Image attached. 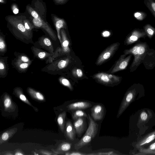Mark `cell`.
<instances>
[{
    "label": "cell",
    "instance_id": "d6986e66",
    "mask_svg": "<svg viewBox=\"0 0 155 155\" xmlns=\"http://www.w3.org/2000/svg\"><path fill=\"white\" fill-rule=\"evenodd\" d=\"M92 106L91 104L87 101H79L68 105L67 107L68 110H74L85 109Z\"/></svg>",
    "mask_w": 155,
    "mask_h": 155
},
{
    "label": "cell",
    "instance_id": "2e32d148",
    "mask_svg": "<svg viewBox=\"0 0 155 155\" xmlns=\"http://www.w3.org/2000/svg\"><path fill=\"white\" fill-rule=\"evenodd\" d=\"M91 115L95 120H99L103 118L104 110V107L100 104L94 105L91 109Z\"/></svg>",
    "mask_w": 155,
    "mask_h": 155
},
{
    "label": "cell",
    "instance_id": "5bb4252c",
    "mask_svg": "<svg viewBox=\"0 0 155 155\" xmlns=\"http://www.w3.org/2000/svg\"><path fill=\"white\" fill-rule=\"evenodd\" d=\"M31 50L34 57L41 60H46L52 54L48 51L33 46Z\"/></svg>",
    "mask_w": 155,
    "mask_h": 155
},
{
    "label": "cell",
    "instance_id": "f35d334b",
    "mask_svg": "<svg viewBox=\"0 0 155 155\" xmlns=\"http://www.w3.org/2000/svg\"><path fill=\"white\" fill-rule=\"evenodd\" d=\"M134 15L137 19L141 21L143 20L146 17V15L145 13L143 12H137L134 14Z\"/></svg>",
    "mask_w": 155,
    "mask_h": 155
},
{
    "label": "cell",
    "instance_id": "d6a6232c",
    "mask_svg": "<svg viewBox=\"0 0 155 155\" xmlns=\"http://www.w3.org/2000/svg\"><path fill=\"white\" fill-rule=\"evenodd\" d=\"M25 17H24L23 22L25 29L28 31L33 32L32 31L36 28L33 24L28 19H26Z\"/></svg>",
    "mask_w": 155,
    "mask_h": 155
},
{
    "label": "cell",
    "instance_id": "603a6c76",
    "mask_svg": "<svg viewBox=\"0 0 155 155\" xmlns=\"http://www.w3.org/2000/svg\"><path fill=\"white\" fill-rule=\"evenodd\" d=\"M7 51L5 39V35L2 32L0 33V56H3Z\"/></svg>",
    "mask_w": 155,
    "mask_h": 155
},
{
    "label": "cell",
    "instance_id": "ab89813d",
    "mask_svg": "<svg viewBox=\"0 0 155 155\" xmlns=\"http://www.w3.org/2000/svg\"><path fill=\"white\" fill-rule=\"evenodd\" d=\"M27 9L33 18H37L39 17V16L38 14L32 8L29 7L27 8Z\"/></svg>",
    "mask_w": 155,
    "mask_h": 155
},
{
    "label": "cell",
    "instance_id": "ac0fdd59",
    "mask_svg": "<svg viewBox=\"0 0 155 155\" xmlns=\"http://www.w3.org/2000/svg\"><path fill=\"white\" fill-rule=\"evenodd\" d=\"M7 56H0V78H4L8 74L9 66Z\"/></svg>",
    "mask_w": 155,
    "mask_h": 155
},
{
    "label": "cell",
    "instance_id": "ee69618b",
    "mask_svg": "<svg viewBox=\"0 0 155 155\" xmlns=\"http://www.w3.org/2000/svg\"><path fill=\"white\" fill-rule=\"evenodd\" d=\"M54 1L58 4H62L66 3L68 0H54Z\"/></svg>",
    "mask_w": 155,
    "mask_h": 155
},
{
    "label": "cell",
    "instance_id": "9c48e42d",
    "mask_svg": "<svg viewBox=\"0 0 155 155\" xmlns=\"http://www.w3.org/2000/svg\"><path fill=\"white\" fill-rule=\"evenodd\" d=\"M147 36L144 30L135 29L126 37L124 41V44L126 45L132 44L138 41L140 38H145Z\"/></svg>",
    "mask_w": 155,
    "mask_h": 155
},
{
    "label": "cell",
    "instance_id": "ffe728a7",
    "mask_svg": "<svg viewBox=\"0 0 155 155\" xmlns=\"http://www.w3.org/2000/svg\"><path fill=\"white\" fill-rule=\"evenodd\" d=\"M155 139V130L152 132L142 138L136 144V147L140 149L142 147L153 140Z\"/></svg>",
    "mask_w": 155,
    "mask_h": 155
},
{
    "label": "cell",
    "instance_id": "7bdbcfd3",
    "mask_svg": "<svg viewBox=\"0 0 155 155\" xmlns=\"http://www.w3.org/2000/svg\"><path fill=\"white\" fill-rule=\"evenodd\" d=\"M65 154L70 155H85V154L80 152L74 151L71 152L70 153H66Z\"/></svg>",
    "mask_w": 155,
    "mask_h": 155
},
{
    "label": "cell",
    "instance_id": "1f68e13d",
    "mask_svg": "<svg viewBox=\"0 0 155 155\" xmlns=\"http://www.w3.org/2000/svg\"><path fill=\"white\" fill-rule=\"evenodd\" d=\"M140 153H138V155H147L150 153L155 152V142L150 145L147 148H141L140 149Z\"/></svg>",
    "mask_w": 155,
    "mask_h": 155
},
{
    "label": "cell",
    "instance_id": "7dc6e473",
    "mask_svg": "<svg viewBox=\"0 0 155 155\" xmlns=\"http://www.w3.org/2000/svg\"><path fill=\"white\" fill-rule=\"evenodd\" d=\"M0 2L1 3H4L5 2L4 0H0Z\"/></svg>",
    "mask_w": 155,
    "mask_h": 155
},
{
    "label": "cell",
    "instance_id": "836d02e7",
    "mask_svg": "<svg viewBox=\"0 0 155 155\" xmlns=\"http://www.w3.org/2000/svg\"><path fill=\"white\" fill-rule=\"evenodd\" d=\"M72 118L74 120H76L78 118L83 117H87L89 119L88 116L84 111L78 110L73 113L72 115Z\"/></svg>",
    "mask_w": 155,
    "mask_h": 155
},
{
    "label": "cell",
    "instance_id": "30bf717a",
    "mask_svg": "<svg viewBox=\"0 0 155 155\" xmlns=\"http://www.w3.org/2000/svg\"><path fill=\"white\" fill-rule=\"evenodd\" d=\"M34 46L38 48L43 49L48 52L53 54L54 53L53 46L51 41L49 38L42 36L34 42Z\"/></svg>",
    "mask_w": 155,
    "mask_h": 155
},
{
    "label": "cell",
    "instance_id": "e0dca14e",
    "mask_svg": "<svg viewBox=\"0 0 155 155\" xmlns=\"http://www.w3.org/2000/svg\"><path fill=\"white\" fill-rule=\"evenodd\" d=\"M74 126L78 137H80L84 131L86 126L84 117H80L75 120Z\"/></svg>",
    "mask_w": 155,
    "mask_h": 155
},
{
    "label": "cell",
    "instance_id": "4dcf8cb0",
    "mask_svg": "<svg viewBox=\"0 0 155 155\" xmlns=\"http://www.w3.org/2000/svg\"><path fill=\"white\" fill-rule=\"evenodd\" d=\"M66 113L64 111L61 113L58 116L57 121L60 130L63 132L64 130L65 118Z\"/></svg>",
    "mask_w": 155,
    "mask_h": 155
},
{
    "label": "cell",
    "instance_id": "4fadbf2b",
    "mask_svg": "<svg viewBox=\"0 0 155 155\" xmlns=\"http://www.w3.org/2000/svg\"><path fill=\"white\" fill-rule=\"evenodd\" d=\"M32 63L22 62L15 58L12 60L11 64L18 72L22 73L27 72Z\"/></svg>",
    "mask_w": 155,
    "mask_h": 155
},
{
    "label": "cell",
    "instance_id": "4316f807",
    "mask_svg": "<svg viewBox=\"0 0 155 155\" xmlns=\"http://www.w3.org/2000/svg\"><path fill=\"white\" fill-rule=\"evenodd\" d=\"M14 92L21 101L28 105H31L30 103L23 93L22 89L21 88L19 87L15 88L14 89Z\"/></svg>",
    "mask_w": 155,
    "mask_h": 155
},
{
    "label": "cell",
    "instance_id": "6da1fadb",
    "mask_svg": "<svg viewBox=\"0 0 155 155\" xmlns=\"http://www.w3.org/2000/svg\"><path fill=\"white\" fill-rule=\"evenodd\" d=\"M124 53L126 55L131 54L134 57L130 68V72L135 71L142 63L148 70L155 67V50L150 48L146 42L138 43L131 48L125 50Z\"/></svg>",
    "mask_w": 155,
    "mask_h": 155
},
{
    "label": "cell",
    "instance_id": "f546056e",
    "mask_svg": "<svg viewBox=\"0 0 155 155\" xmlns=\"http://www.w3.org/2000/svg\"><path fill=\"white\" fill-rule=\"evenodd\" d=\"M144 30L147 36L150 39H151L155 35V28L149 24H147L144 26Z\"/></svg>",
    "mask_w": 155,
    "mask_h": 155
},
{
    "label": "cell",
    "instance_id": "7402d4cb",
    "mask_svg": "<svg viewBox=\"0 0 155 155\" xmlns=\"http://www.w3.org/2000/svg\"><path fill=\"white\" fill-rule=\"evenodd\" d=\"M152 117V114L150 111L143 110L140 113L138 123H144L147 121Z\"/></svg>",
    "mask_w": 155,
    "mask_h": 155
},
{
    "label": "cell",
    "instance_id": "8d00e7d4",
    "mask_svg": "<svg viewBox=\"0 0 155 155\" xmlns=\"http://www.w3.org/2000/svg\"><path fill=\"white\" fill-rule=\"evenodd\" d=\"M72 74L74 77L80 78L82 77L83 73L82 70L80 68H75L72 70Z\"/></svg>",
    "mask_w": 155,
    "mask_h": 155
},
{
    "label": "cell",
    "instance_id": "8fae6325",
    "mask_svg": "<svg viewBox=\"0 0 155 155\" xmlns=\"http://www.w3.org/2000/svg\"><path fill=\"white\" fill-rule=\"evenodd\" d=\"M124 54L120 56L112 69L111 74L115 73L126 68L131 59L132 55L130 54L127 57Z\"/></svg>",
    "mask_w": 155,
    "mask_h": 155
},
{
    "label": "cell",
    "instance_id": "bcb514c9",
    "mask_svg": "<svg viewBox=\"0 0 155 155\" xmlns=\"http://www.w3.org/2000/svg\"><path fill=\"white\" fill-rule=\"evenodd\" d=\"M16 155H23V154L19 152H17L15 154Z\"/></svg>",
    "mask_w": 155,
    "mask_h": 155
},
{
    "label": "cell",
    "instance_id": "484cf974",
    "mask_svg": "<svg viewBox=\"0 0 155 155\" xmlns=\"http://www.w3.org/2000/svg\"><path fill=\"white\" fill-rule=\"evenodd\" d=\"M15 58L19 61L24 62H31L34 61L33 59H31L25 54L21 53L15 51L14 53Z\"/></svg>",
    "mask_w": 155,
    "mask_h": 155
},
{
    "label": "cell",
    "instance_id": "44dd1931",
    "mask_svg": "<svg viewBox=\"0 0 155 155\" xmlns=\"http://www.w3.org/2000/svg\"><path fill=\"white\" fill-rule=\"evenodd\" d=\"M75 130L72 123L70 121H68L66 124V133L68 138L71 140H74Z\"/></svg>",
    "mask_w": 155,
    "mask_h": 155
},
{
    "label": "cell",
    "instance_id": "7c38bea8",
    "mask_svg": "<svg viewBox=\"0 0 155 155\" xmlns=\"http://www.w3.org/2000/svg\"><path fill=\"white\" fill-rule=\"evenodd\" d=\"M60 34L61 39V55H68L71 51L69 48L70 42L64 29H61Z\"/></svg>",
    "mask_w": 155,
    "mask_h": 155
},
{
    "label": "cell",
    "instance_id": "60d3db41",
    "mask_svg": "<svg viewBox=\"0 0 155 155\" xmlns=\"http://www.w3.org/2000/svg\"><path fill=\"white\" fill-rule=\"evenodd\" d=\"M89 155H117V154L113 152L109 151L105 152H98L97 153H89Z\"/></svg>",
    "mask_w": 155,
    "mask_h": 155
},
{
    "label": "cell",
    "instance_id": "83f0119b",
    "mask_svg": "<svg viewBox=\"0 0 155 155\" xmlns=\"http://www.w3.org/2000/svg\"><path fill=\"white\" fill-rule=\"evenodd\" d=\"M3 102L4 107L6 110H12L14 108L13 103L8 94H5L4 95Z\"/></svg>",
    "mask_w": 155,
    "mask_h": 155
},
{
    "label": "cell",
    "instance_id": "f1b7e54d",
    "mask_svg": "<svg viewBox=\"0 0 155 155\" xmlns=\"http://www.w3.org/2000/svg\"><path fill=\"white\" fill-rule=\"evenodd\" d=\"M61 47H58L54 52L53 54L45 61L46 64H49L58 57L61 56Z\"/></svg>",
    "mask_w": 155,
    "mask_h": 155
},
{
    "label": "cell",
    "instance_id": "d4e9b609",
    "mask_svg": "<svg viewBox=\"0 0 155 155\" xmlns=\"http://www.w3.org/2000/svg\"><path fill=\"white\" fill-rule=\"evenodd\" d=\"M16 131V129L14 128L8 130L3 133L0 137V144H1L3 142L7 140L15 134Z\"/></svg>",
    "mask_w": 155,
    "mask_h": 155
},
{
    "label": "cell",
    "instance_id": "74e56055",
    "mask_svg": "<svg viewBox=\"0 0 155 155\" xmlns=\"http://www.w3.org/2000/svg\"><path fill=\"white\" fill-rule=\"evenodd\" d=\"M71 144L68 143H64L61 144L60 150L63 151H67L71 148Z\"/></svg>",
    "mask_w": 155,
    "mask_h": 155
},
{
    "label": "cell",
    "instance_id": "8992f818",
    "mask_svg": "<svg viewBox=\"0 0 155 155\" xmlns=\"http://www.w3.org/2000/svg\"><path fill=\"white\" fill-rule=\"evenodd\" d=\"M92 77L98 82L106 85L118 83L122 79L121 77L103 72L95 74Z\"/></svg>",
    "mask_w": 155,
    "mask_h": 155
},
{
    "label": "cell",
    "instance_id": "52a82bcc",
    "mask_svg": "<svg viewBox=\"0 0 155 155\" xmlns=\"http://www.w3.org/2000/svg\"><path fill=\"white\" fill-rule=\"evenodd\" d=\"M120 45V43L117 42L107 47L98 56L95 63L96 65H101L110 60L117 50Z\"/></svg>",
    "mask_w": 155,
    "mask_h": 155
},
{
    "label": "cell",
    "instance_id": "cb8c5ba5",
    "mask_svg": "<svg viewBox=\"0 0 155 155\" xmlns=\"http://www.w3.org/2000/svg\"><path fill=\"white\" fill-rule=\"evenodd\" d=\"M27 91L28 93L34 98L40 101H43L45 100L44 97L42 94L33 89L28 87L27 88Z\"/></svg>",
    "mask_w": 155,
    "mask_h": 155
},
{
    "label": "cell",
    "instance_id": "5b68a950",
    "mask_svg": "<svg viewBox=\"0 0 155 155\" xmlns=\"http://www.w3.org/2000/svg\"><path fill=\"white\" fill-rule=\"evenodd\" d=\"M142 85L140 84H134L126 93L118 111L117 118H119L133 101L139 93Z\"/></svg>",
    "mask_w": 155,
    "mask_h": 155
},
{
    "label": "cell",
    "instance_id": "277c9868",
    "mask_svg": "<svg viewBox=\"0 0 155 155\" xmlns=\"http://www.w3.org/2000/svg\"><path fill=\"white\" fill-rule=\"evenodd\" d=\"M89 125L85 134L82 138L74 144V148L78 150L88 144L95 137L98 129V125L88 114Z\"/></svg>",
    "mask_w": 155,
    "mask_h": 155
},
{
    "label": "cell",
    "instance_id": "3957f363",
    "mask_svg": "<svg viewBox=\"0 0 155 155\" xmlns=\"http://www.w3.org/2000/svg\"><path fill=\"white\" fill-rule=\"evenodd\" d=\"M68 55H64L58 57L47 64L41 71L51 75L62 74L71 63V59Z\"/></svg>",
    "mask_w": 155,
    "mask_h": 155
},
{
    "label": "cell",
    "instance_id": "9a60e30c",
    "mask_svg": "<svg viewBox=\"0 0 155 155\" xmlns=\"http://www.w3.org/2000/svg\"><path fill=\"white\" fill-rule=\"evenodd\" d=\"M53 22L57 32V36L60 43L61 42V39L60 34L61 30L62 28L66 29L67 24L65 20L59 18L56 16L53 17Z\"/></svg>",
    "mask_w": 155,
    "mask_h": 155
},
{
    "label": "cell",
    "instance_id": "e575fe53",
    "mask_svg": "<svg viewBox=\"0 0 155 155\" xmlns=\"http://www.w3.org/2000/svg\"><path fill=\"white\" fill-rule=\"evenodd\" d=\"M59 82L62 85L67 87L71 91L73 90V87L69 81L63 77L61 76L58 78Z\"/></svg>",
    "mask_w": 155,
    "mask_h": 155
},
{
    "label": "cell",
    "instance_id": "7a4b0ae2",
    "mask_svg": "<svg viewBox=\"0 0 155 155\" xmlns=\"http://www.w3.org/2000/svg\"><path fill=\"white\" fill-rule=\"evenodd\" d=\"M24 16H8L6 17L7 27L13 35L21 41L28 44L34 43L33 40V32L27 30L23 22Z\"/></svg>",
    "mask_w": 155,
    "mask_h": 155
},
{
    "label": "cell",
    "instance_id": "ba28073f",
    "mask_svg": "<svg viewBox=\"0 0 155 155\" xmlns=\"http://www.w3.org/2000/svg\"><path fill=\"white\" fill-rule=\"evenodd\" d=\"M32 23L36 28H40L44 30L48 33L52 40L56 41L57 37L53 30L48 23L42 19L40 16L37 18H33Z\"/></svg>",
    "mask_w": 155,
    "mask_h": 155
},
{
    "label": "cell",
    "instance_id": "b9f144b4",
    "mask_svg": "<svg viewBox=\"0 0 155 155\" xmlns=\"http://www.w3.org/2000/svg\"><path fill=\"white\" fill-rule=\"evenodd\" d=\"M12 9L14 14H16L18 13L19 10L16 4H15L12 5Z\"/></svg>",
    "mask_w": 155,
    "mask_h": 155
},
{
    "label": "cell",
    "instance_id": "f6af8a7d",
    "mask_svg": "<svg viewBox=\"0 0 155 155\" xmlns=\"http://www.w3.org/2000/svg\"><path fill=\"white\" fill-rule=\"evenodd\" d=\"M102 35L104 37H107L110 34V32L108 31H104L102 33Z\"/></svg>",
    "mask_w": 155,
    "mask_h": 155
},
{
    "label": "cell",
    "instance_id": "d590c367",
    "mask_svg": "<svg viewBox=\"0 0 155 155\" xmlns=\"http://www.w3.org/2000/svg\"><path fill=\"white\" fill-rule=\"evenodd\" d=\"M146 5L155 18V1L153 0H146Z\"/></svg>",
    "mask_w": 155,
    "mask_h": 155
}]
</instances>
